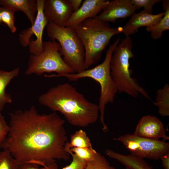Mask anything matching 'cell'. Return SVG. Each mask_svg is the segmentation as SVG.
<instances>
[{
    "label": "cell",
    "instance_id": "1",
    "mask_svg": "<svg viewBox=\"0 0 169 169\" xmlns=\"http://www.w3.org/2000/svg\"><path fill=\"white\" fill-rule=\"evenodd\" d=\"M9 130L0 146L20 163L44 166L56 159H69L65 121L55 112L39 113L34 106L9 114Z\"/></svg>",
    "mask_w": 169,
    "mask_h": 169
},
{
    "label": "cell",
    "instance_id": "2",
    "mask_svg": "<svg viewBox=\"0 0 169 169\" xmlns=\"http://www.w3.org/2000/svg\"><path fill=\"white\" fill-rule=\"evenodd\" d=\"M42 105L62 114L72 125L84 127L95 123L99 113L98 105L88 100L68 83L49 89L38 98Z\"/></svg>",
    "mask_w": 169,
    "mask_h": 169
},
{
    "label": "cell",
    "instance_id": "3",
    "mask_svg": "<svg viewBox=\"0 0 169 169\" xmlns=\"http://www.w3.org/2000/svg\"><path fill=\"white\" fill-rule=\"evenodd\" d=\"M77 33L85 50V70L97 63L103 52L115 35L122 33V27L112 28L96 17L88 18L72 27Z\"/></svg>",
    "mask_w": 169,
    "mask_h": 169
},
{
    "label": "cell",
    "instance_id": "4",
    "mask_svg": "<svg viewBox=\"0 0 169 169\" xmlns=\"http://www.w3.org/2000/svg\"><path fill=\"white\" fill-rule=\"evenodd\" d=\"M133 43L130 36H125L114 50L110 59V74L117 92L124 93L132 97L141 94L150 99L147 93L141 87L136 79L131 77L129 69L130 59L134 57Z\"/></svg>",
    "mask_w": 169,
    "mask_h": 169
},
{
    "label": "cell",
    "instance_id": "5",
    "mask_svg": "<svg viewBox=\"0 0 169 169\" xmlns=\"http://www.w3.org/2000/svg\"><path fill=\"white\" fill-rule=\"evenodd\" d=\"M118 38L110 45L106 52L105 58L100 64L95 67L84 70L78 73L68 74L60 77L67 78L70 81H76L81 78H91L98 83L100 87V95L98 105L100 113V119L105 132L108 130L104 122L105 107L109 103H112L117 90L110 74V64L113 52L119 43Z\"/></svg>",
    "mask_w": 169,
    "mask_h": 169
},
{
    "label": "cell",
    "instance_id": "6",
    "mask_svg": "<svg viewBox=\"0 0 169 169\" xmlns=\"http://www.w3.org/2000/svg\"><path fill=\"white\" fill-rule=\"evenodd\" d=\"M47 35L53 41L59 44L60 52L65 63L74 72L85 70V50L82 42L73 28L60 27L48 23L46 26Z\"/></svg>",
    "mask_w": 169,
    "mask_h": 169
},
{
    "label": "cell",
    "instance_id": "7",
    "mask_svg": "<svg viewBox=\"0 0 169 169\" xmlns=\"http://www.w3.org/2000/svg\"><path fill=\"white\" fill-rule=\"evenodd\" d=\"M60 49L59 44L56 41H43V52L38 55H29L25 74L40 76L46 73H56L44 75L46 77L53 78L74 73L63 60L60 52Z\"/></svg>",
    "mask_w": 169,
    "mask_h": 169
},
{
    "label": "cell",
    "instance_id": "8",
    "mask_svg": "<svg viewBox=\"0 0 169 169\" xmlns=\"http://www.w3.org/2000/svg\"><path fill=\"white\" fill-rule=\"evenodd\" d=\"M113 140L120 142L131 154L142 158L157 160L169 152V143L127 133Z\"/></svg>",
    "mask_w": 169,
    "mask_h": 169
},
{
    "label": "cell",
    "instance_id": "9",
    "mask_svg": "<svg viewBox=\"0 0 169 169\" xmlns=\"http://www.w3.org/2000/svg\"><path fill=\"white\" fill-rule=\"evenodd\" d=\"M44 1L36 0L37 12L34 23L19 34L20 45L23 48L28 46L31 54L34 55H38L43 51V35L49 23L44 13Z\"/></svg>",
    "mask_w": 169,
    "mask_h": 169
},
{
    "label": "cell",
    "instance_id": "10",
    "mask_svg": "<svg viewBox=\"0 0 169 169\" xmlns=\"http://www.w3.org/2000/svg\"><path fill=\"white\" fill-rule=\"evenodd\" d=\"M43 11L49 23L60 27L66 26L74 12L69 0H44Z\"/></svg>",
    "mask_w": 169,
    "mask_h": 169
},
{
    "label": "cell",
    "instance_id": "11",
    "mask_svg": "<svg viewBox=\"0 0 169 169\" xmlns=\"http://www.w3.org/2000/svg\"><path fill=\"white\" fill-rule=\"evenodd\" d=\"M134 135L140 137L155 140L162 138L168 140L163 124L157 117L147 115L142 117L138 122Z\"/></svg>",
    "mask_w": 169,
    "mask_h": 169
},
{
    "label": "cell",
    "instance_id": "12",
    "mask_svg": "<svg viewBox=\"0 0 169 169\" xmlns=\"http://www.w3.org/2000/svg\"><path fill=\"white\" fill-rule=\"evenodd\" d=\"M137 9L131 0L110 1L96 17L105 22H114L118 19L131 16Z\"/></svg>",
    "mask_w": 169,
    "mask_h": 169
},
{
    "label": "cell",
    "instance_id": "13",
    "mask_svg": "<svg viewBox=\"0 0 169 169\" xmlns=\"http://www.w3.org/2000/svg\"><path fill=\"white\" fill-rule=\"evenodd\" d=\"M109 0H85L69 19L66 27H73L85 20L94 18L108 4Z\"/></svg>",
    "mask_w": 169,
    "mask_h": 169
},
{
    "label": "cell",
    "instance_id": "14",
    "mask_svg": "<svg viewBox=\"0 0 169 169\" xmlns=\"http://www.w3.org/2000/svg\"><path fill=\"white\" fill-rule=\"evenodd\" d=\"M164 12L156 14L149 13L143 10L138 13H134L122 27L123 34L130 36L137 32L142 27L151 26L157 23L164 15Z\"/></svg>",
    "mask_w": 169,
    "mask_h": 169
},
{
    "label": "cell",
    "instance_id": "15",
    "mask_svg": "<svg viewBox=\"0 0 169 169\" xmlns=\"http://www.w3.org/2000/svg\"><path fill=\"white\" fill-rule=\"evenodd\" d=\"M0 5L12 10L15 12H23L30 21L31 25L34 22L37 12L35 0H0Z\"/></svg>",
    "mask_w": 169,
    "mask_h": 169
},
{
    "label": "cell",
    "instance_id": "16",
    "mask_svg": "<svg viewBox=\"0 0 169 169\" xmlns=\"http://www.w3.org/2000/svg\"><path fill=\"white\" fill-rule=\"evenodd\" d=\"M105 153L131 169H153L143 158L131 154L123 155L109 149L105 151Z\"/></svg>",
    "mask_w": 169,
    "mask_h": 169
},
{
    "label": "cell",
    "instance_id": "17",
    "mask_svg": "<svg viewBox=\"0 0 169 169\" xmlns=\"http://www.w3.org/2000/svg\"><path fill=\"white\" fill-rule=\"evenodd\" d=\"M20 69L17 68L9 71L0 69V111L6 104L12 102V99L10 95L7 93L6 89L11 81L19 74Z\"/></svg>",
    "mask_w": 169,
    "mask_h": 169
},
{
    "label": "cell",
    "instance_id": "18",
    "mask_svg": "<svg viewBox=\"0 0 169 169\" xmlns=\"http://www.w3.org/2000/svg\"><path fill=\"white\" fill-rule=\"evenodd\" d=\"M169 0L162 1V6L164 10V15L156 23L146 27L147 32L150 33L151 38L157 40L161 38L163 32L169 29Z\"/></svg>",
    "mask_w": 169,
    "mask_h": 169
},
{
    "label": "cell",
    "instance_id": "19",
    "mask_svg": "<svg viewBox=\"0 0 169 169\" xmlns=\"http://www.w3.org/2000/svg\"><path fill=\"white\" fill-rule=\"evenodd\" d=\"M154 104L158 109L160 115L162 117L169 115V85L166 84L162 88L156 91V100Z\"/></svg>",
    "mask_w": 169,
    "mask_h": 169
},
{
    "label": "cell",
    "instance_id": "20",
    "mask_svg": "<svg viewBox=\"0 0 169 169\" xmlns=\"http://www.w3.org/2000/svg\"><path fill=\"white\" fill-rule=\"evenodd\" d=\"M68 145L70 148L74 147L93 148L90 139L85 131L82 130L76 131L71 136Z\"/></svg>",
    "mask_w": 169,
    "mask_h": 169
},
{
    "label": "cell",
    "instance_id": "21",
    "mask_svg": "<svg viewBox=\"0 0 169 169\" xmlns=\"http://www.w3.org/2000/svg\"><path fill=\"white\" fill-rule=\"evenodd\" d=\"M15 12L9 8L0 7V15L2 22L7 25L10 32L13 33H15L17 31L14 23Z\"/></svg>",
    "mask_w": 169,
    "mask_h": 169
},
{
    "label": "cell",
    "instance_id": "22",
    "mask_svg": "<svg viewBox=\"0 0 169 169\" xmlns=\"http://www.w3.org/2000/svg\"><path fill=\"white\" fill-rule=\"evenodd\" d=\"M19 163L8 151H0V169H17Z\"/></svg>",
    "mask_w": 169,
    "mask_h": 169
},
{
    "label": "cell",
    "instance_id": "23",
    "mask_svg": "<svg viewBox=\"0 0 169 169\" xmlns=\"http://www.w3.org/2000/svg\"><path fill=\"white\" fill-rule=\"evenodd\" d=\"M84 169H116L110 165L106 159L97 152L94 159L87 162Z\"/></svg>",
    "mask_w": 169,
    "mask_h": 169
},
{
    "label": "cell",
    "instance_id": "24",
    "mask_svg": "<svg viewBox=\"0 0 169 169\" xmlns=\"http://www.w3.org/2000/svg\"><path fill=\"white\" fill-rule=\"evenodd\" d=\"M68 142L65 145L64 150L72 156V160L70 164L64 167L62 169H84L87 162L78 157L71 151Z\"/></svg>",
    "mask_w": 169,
    "mask_h": 169
},
{
    "label": "cell",
    "instance_id": "25",
    "mask_svg": "<svg viewBox=\"0 0 169 169\" xmlns=\"http://www.w3.org/2000/svg\"><path fill=\"white\" fill-rule=\"evenodd\" d=\"M70 150L78 157L86 162L92 161L97 153L93 148L74 147L70 148Z\"/></svg>",
    "mask_w": 169,
    "mask_h": 169
},
{
    "label": "cell",
    "instance_id": "26",
    "mask_svg": "<svg viewBox=\"0 0 169 169\" xmlns=\"http://www.w3.org/2000/svg\"><path fill=\"white\" fill-rule=\"evenodd\" d=\"M161 1V0H131L132 3L137 9L143 8L144 10L150 14H152L154 5Z\"/></svg>",
    "mask_w": 169,
    "mask_h": 169
},
{
    "label": "cell",
    "instance_id": "27",
    "mask_svg": "<svg viewBox=\"0 0 169 169\" xmlns=\"http://www.w3.org/2000/svg\"><path fill=\"white\" fill-rule=\"evenodd\" d=\"M38 165L31 163H19L17 169H58V166L55 162L47 165L42 168Z\"/></svg>",
    "mask_w": 169,
    "mask_h": 169
},
{
    "label": "cell",
    "instance_id": "28",
    "mask_svg": "<svg viewBox=\"0 0 169 169\" xmlns=\"http://www.w3.org/2000/svg\"><path fill=\"white\" fill-rule=\"evenodd\" d=\"M8 130V124L2 116L0 118V146L6 137Z\"/></svg>",
    "mask_w": 169,
    "mask_h": 169
},
{
    "label": "cell",
    "instance_id": "29",
    "mask_svg": "<svg viewBox=\"0 0 169 169\" xmlns=\"http://www.w3.org/2000/svg\"><path fill=\"white\" fill-rule=\"evenodd\" d=\"M164 169H169V152L162 155L160 158Z\"/></svg>",
    "mask_w": 169,
    "mask_h": 169
},
{
    "label": "cell",
    "instance_id": "30",
    "mask_svg": "<svg viewBox=\"0 0 169 169\" xmlns=\"http://www.w3.org/2000/svg\"><path fill=\"white\" fill-rule=\"evenodd\" d=\"M69 1L74 12L77 11L79 8L82 2V0H69Z\"/></svg>",
    "mask_w": 169,
    "mask_h": 169
},
{
    "label": "cell",
    "instance_id": "31",
    "mask_svg": "<svg viewBox=\"0 0 169 169\" xmlns=\"http://www.w3.org/2000/svg\"><path fill=\"white\" fill-rule=\"evenodd\" d=\"M2 21H1V16H0V24H2Z\"/></svg>",
    "mask_w": 169,
    "mask_h": 169
},
{
    "label": "cell",
    "instance_id": "32",
    "mask_svg": "<svg viewBox=\"0 0 169 169\" xmlns=\"http://www.w3.org/2000/svg\"><path fill=\"white\" fill-rule=\"evenodd\" d=\"M3 115H2L1 113V112L0 111V118Z\"/></svg>",
    "mask_w": 169,
    "mask_h": 169
},
{
    "label": "cell",
    "instance_id": "33",
    "mask_svg": "<svg viewBox=\"0 0 169 169\" xmlns=\"http://www.w3.org/2000/svg\"><path fill=\"white\" fill-rule=\"evenodd\" d=\"M125 169H130L129 168H127V167H126Z\"/></svg>",
    "mask_w": 169,
    "mask_h": 169
}]
</instances>
